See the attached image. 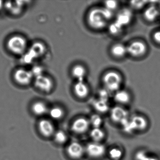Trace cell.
Returning <instances> with one entry per match:
<instances>
[{"instance_id":"cell-1","label":"cell","mask_w":160,"mask_h":160,"mask_svg":"<svg viewBox=\"0 0 160 160\" xmlns=\"http://www.w3.org/2000/svg\"><path fill=\"white\" fill-rule=\"evenodd\" d=\"M113 16V12L104 8H95L90 11L87 17L88 24L92 28H104Z\"/></svg>"},{"instance_id":"cell-2","label":"cell","mask_w":160,"mask_h":160,"mask_svg":"<svg viewBox=\"0 0 160 160\" xmlns=\"http://www.w3.org/2000/svg\"><path fill=\"white\" fill-rule=\"evenodd\" d=\"M102 81L104 88L109 92L114 93L121 89L123 79L121 75L118 72L111 70L104 74Z\"/></svg>"},{"instance_id":"cell-3","label":"cell","mask_w":160,"mask_h":160,"mask_svg":"<svg viewBox=\"0 0 160 160\" xmlns=\"http://www.w3.org/2000/svg\"><path fill=\"white\" fill-rule=\"evenodd\" d=\"M148 121L147 119L142 116L136 115L129 118L122 125V129L127 133H132L136 131H143L147 129Z\"/></svg>"},{"instance_id":"cell-4","label":"cell","mask_w":160,"mask_h":160,"mask_svg":"<svg viewBox=\"0 0 160 160\" xmlns=\"http://www.w3.org/2000/svg\"><path fill=\"white\" fill-rule=\"evenodd\" d=\"M7 47L13 54L22 55L27 50L28 42L26 38L21 35H14L8 39Z\"/></svg>"},{"instance_id":"cell-5","label":"cell","mask_w":160,"mask_h":160,"mask_svg":"<svg viewBox=\"0 0 160 160\" xmlns=\"http://www.w3.org/2000/svg\"><path fill=\"white\" fill-rule=\"evenodd\" d=\"M126 47L127 54L133 58H142L148 52V46L145 42L140 40L133 41Z\"/></svg>"},{"instance_id":"cell-6","label":"cell","mask_w":160,"mask_h":160,"mask_svg":"<svg viewBox=\"0 0 160 160\" xmlns=\"http://www.w3.org/2000/svg\"><path fill=\"white\" fill-rule=\"evenodd\" d=\"M106 148L101 142H90L85 148V152L89 157L97 159L101 158L105 154Z\"/></svg>"},{"instance_id":"cell-7","label":"cell","mask_w":160,"mask_h":160,"mask_svg":"<svg viewBox=\"0 0 160 160\" xmlns=\"http://www.w3.org/2000/svg\"><path fill=\"white\" fill-rule=\"evenodd\" d=\"M39 132L44 137H53L56 132L55 125L52 120L47 118H42L39 121L38 123Z\"/></svg>"},{"instance_id":"cell-8","label":"cell","mask_w":160,"mask_h":160,"mask_svg":"<svg viewBox=\"0 0 160 160\" xmlns=\"http://www.w3.org/2000/svg\"><path fill=\"white\" fill-rule=\"evenodd\" d=\"M110 114L112 120L121 125L129 118L128 111L121 105L113 108L110 110Z\"/></svg>"},{"instance_id":"cell-9","label":"cell","mask_w":160,"mask_h":160,"mask_svg":"<svg viewBox=\"0 0 160 160\" xmlns=\"http://www.w3.org/2000/svg\"><path fill=\"white\" fill-rule=\"evenodd\" d=\"M33 77L31 71L22 68L18 69L14 74L15 81L21 86H28L30 84Z\"/></svg>"},{"instance_id":"cell-10","label":"cell","mask_w":160,"mask_h":160,"mask_svg":"<svg viewBox=\"0 0 160 160\" xmlns=\"http://www.w3.org/2000/svg\"><path fill=\"white\" fill-rule=\"evenodd\" d=\"M34 85L38 89L46 92L51 91L54 87L52 79L49 77L43 74L35 78Z\"/></svg>"},{"instance_id":"cell-11","label":"cell","mask_w":160,"mask_h":160,"mask_svg":"<svg viewBox=\"0 0 160 160\" xmlns=\"http://www.w3.org/2000/svg\"><path fill=\"white\" fill-rule=\"evenodd\" d=\"M90 125L89 119L80 117L72 122L71 125V130L75 133L82 134L89 130Z\"/></svg>"},{"instance_id":"cell-12","label":"cell","mask_w":160,"mask_h":160,"mask_svg":"<svg viewBox=\"0 0 160 160\" xmlns=\"http://www.w3.org/2000/svg\"><path fill=\"white\" fill-rule=\"evenodd\" d=\"M68 156L74 160L81 158L85 152V148L78 142H72L68 145L66 148Z\"/></svg>"},{"instance_id":"cell-13","label":"cell","mask_w":160,"mask_h":160,"mask_svg":"<svg viewBox=\"0 0 160 160\" xmlns=\"http://www.w3.org/2000/svg\"><path fill=\"white\" fill-rule=\"evenodd\" d=\"M74 93L79 99H84L88 96L90 88L85 81H76L73 87Z\"/></svg>"},{"instance_id":"cell-14","label":"cell","mask_w":160,"mask_h":160,"mask_svg":"<svg viewBox=\"0 0 160 160\" xmlns=\"http://www.w3.org/2000/svg\"><path fill=\"white\" fill-rule=\"evenodd\" d=\"M114 100L120 105H124L130 102L131 96L130 93L125 90L120 89L114 93Z\"/></svg>"},{"instance_id":"cell-15","label":"cell","mask_w":160,"mask_h":160,"mask_svg":"<svg viewBox=\"0 0 160 160\" xmlns=\"http://www.w3.org/2000/svg\"><path fill=\"white\" fill-rule=\"evenodd\" d=\"M71 73L77 81H85L87 75V69L82 64H76L72 68Z\"/></svg>"},{"instance_id":"cell-16","label":"cell","mask_w":160,"mask_h":160,"mask_svg":"<svg viewBox=\"0 0 160 160\" xmlns=\"http://www.w3.org/2000/svg\"><path fill=\"white\" fill-rule=\"evenodd\" d=\"M32 111L35 116L42 117L48 114L49 108L45 103L41 101H37L32 104Z\"/></svg>"},{"instance_id":"cell-17","label":"cell","mask_w":160,"mask_h":160,"mask_svg":"<svg viewBox=\"0 0 160 160\" xmlns=\"http://www.w3.org/2000/svg\"><path fill=\"white\" fill-rule=\"evenodd\" d=\"M110 53L114 58H122L127 54V47L121 43H116L110 48Z\"/></svg>"},{"instance_id":"cell-18","label":"cell","mask_w":160,"mask_h":160,"mask_svg":"<svg viewBox=\"0 0 160 160\" xmlns=\"http://www.w3.org/2000/svg\"><path fill=\"white\" fill-rule=\"evenodd\" d=\"M132 19V14L131 11L123 10L118 14L116 21L124 27L131 22Z\"/></svg>"},{"instance_id":"cell-19","label":"cell","mask_w":160,"mask_h":160,"mask_svg":"<svg viewBox=\"0 0 160 160\" xmlns=\"http://www.w3.org/2000/svg\"><path fill=\"white\" fill-rule=\"evenodd\" d=\"M45 46L42 43L37 42L32 45L30 49L29 53L32 57L34 58H38L42 57L45 52Z\"/></svg>"},{"instance_id":"cell-20","label":"cell","mask_w":160,"mask_h":160,"mask_svg":"<svg viewBox=\"0 0 160 160\" xmlns=\"http://www.w3.org/2000/svg\"><path fill=\"white\" fill-rule=\"evenodd\" d=\"M160 14V12L158 8L155 6H151L146 8L144 13V17L145 19L149 22L155 21Z\"/></svg>"},{"instance_id":"cell-21","label":"cell","mask_w":160,"mask_h":160,"mask_svg":"<svg viewBox=\"0 0 160 160\" xmlns=\"http://www.w3.org/2000/svg\"><path fill=\"white\" fill-rule=\"evenodd\" d=\"M48 114L51 120H60L64 117V110L59 106L51 108L48 110Z\"/></svg>"},{"instance_id":"cell-22","label":"cell","mask_w":160,"mask_h":160,"mask_svg":"<svg viewBox=\"0 0 160 160\" xmlns=\"http://www.w3.org/2000/svg\"><path fill=\"white\" fill-rule=\"evenodd\" d=\"M105 132L101 128H92L90 132V136L93 142H101L105 137Z\"/></svg>"},{"instance_id":"cell-23","label":"cell","mask_w":160,"mask_h":160,"mask_svg":"<svg viewBox=\"0 0 160 160\" xmlns=\"http://www.w3.org/2000/svg\"><path fill=\"white\" fill-rule=\"evenodd\" d=\"M94 109L101 113H104L109 110L108 102L99 99L93 102Z\"/></svg>"},{"instance_id":"cell-24","label":"cell","mask_w":160,"mask_h":160,"mask_svg":"<svg viewBox=\"0 0 160 160\" xmlns=\"http://www.w3.org/2000/svg\"><path fill=\"white\" fill-rule=\"evenodd\" d=\"M54 141L58 145H64L67 142L68 138L66 133L62 130L56 131L53 136Z\"/></svg>"},{"instance_id":"cell-25","label":"cell","mask_w":160,"mask_h":160,"mask_svg":"<svg viewBox=\"0 0 160 160\" xmlns=\"http://www.w3.org/2000/svg\"><path fill=\"white\" fill-rule=\"evenodd\" d=\"M16 3H13V2H7L6 4V7L11 11V12L14 14H19L22 10L23 4L20 3V2H16Z\"/></svg>"},{"instance_id":"cell-26","label":"cell","mask_w":160,"mask_h":160,"mask_svg":"<svg viewBox=\"0 0 160 160\" xmlns=\"http://www.w3.org/2000/svg\"><path fill=\"white\" fill-rule=\"evenodd\" d=\"M123 154L122 150L117 147L112 148L108 152L109 158L112 160H120L122 158Z\"/></svg>"},{"instance_id":"cell-27","label":"cell","mask_w":160,"mask_h":160,"mask_svg":"<svg viewBox=\"0 0 160 160\" xmlns=\"http://www.w3.org/2000/svg\"><path fill=\"white\" fill-rule=\"evenodd\" d=\"M89 121L92 128H101L103 124L102 118L99 114H95L92 115Z\"/></svg>"},{"instance_id":"cell-28","label":"cell","mask_w":160,"mask_h":160,"mask_svg":"<svg viewBox=\"0 0 160 160\" xmlns=\"http://www.w3.org/2000/svg\"><path fill=\"white\" fill-rule=\"evenodd\" d=\"M123 28L120 24L115 21L109 26V30L110 33L113 35H119L122 32Z\"/></svg>"},{"instance_id":"cell-29","label":"cell","mask_w":160,"mask_h":160,"mask_svg":"<svg viewBox=\"0 0 160 160\" xmlns=\"http://www.w3.org/2000/svg\"><path fill=\"white\" fill-rule=\"evenodd\" d=\"M104 8L111 12H114L118 8V2L115 1H108L105 2Z\"/></svg>"},{"instance_id":"cell-30","label":"cell","mask_w":160,"mask_h":160,"mask_svg":"<svg viewBox=\"0 0 160 160\" xmlns=\"http://www.w3.org/2000/svg\"><path fill=\"white\" fill-rule=\"evenodd\" d=\"M149 155L147 152L140 150L138 152L135 154L136 160H147Z\"/></svg>"},{"instance_id":"cell-31","label":"cell","mask_w":160,"mask_h":160,"mask_svg":"<svg viewBox=\"0 0 160 160\" xmlns=\"http://www.w3.org/2000/svg\"><path fill=\"white\" fill-rule=\"evenodd\" d=\"M144 2L132 1L131 2V5L132 7L136 9H139L144 7L145 3Z\"/></svg>"},{"instance_id":"cell-32","label":"cell","mask_w":160,"mask_h":160,"mask_svg":"<svg viewBox=\"0 0 160 160\" xmlns=\"http://www.w3.org/2000/svg\"><path fill=\"white\" fill-rule=\"evenodd\" d=\"M152 38L155 42L160 45V30L155 31L153 33Z\"/></svg>"},{"instance_id":"cell-33","label":"cell","mask_w":160,"mask_h":160,"mask_svg":"<svg viewBox=\"0 0 160 160\" xmlns=\"http://www.w3.org/2000/svg\"><path fill=\"white\" fill-rule=\"evenodd\" d=\"M147 160H159L157 157H153V156H149Z\"/></svg>"},{"instance_id":"cell-34","label":"cell","mask_w":160,"mask_h":160,"mask_svg":"<svg viewBox=\"0 0 160 160\" xmlns=\"http://www.w3.org/2000/svg\"><path fill=\"white\" fill-rule=\"evenodd\" d=\"M2 2L0 1V9L2 8Z\"/></svg>"}]
</instances>
